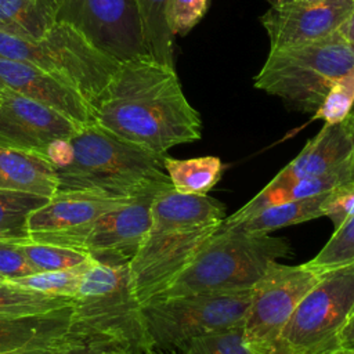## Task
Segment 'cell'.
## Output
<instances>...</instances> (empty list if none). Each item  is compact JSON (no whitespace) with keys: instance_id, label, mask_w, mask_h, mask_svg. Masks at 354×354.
Segmentation results:
<instances>
[{"instance_id":"6da1fadb","label":"cell","mask_w":354,"mask_h":354,"mask_svg":"<svg viewBox=\"0 0 354 354\" xmlns=\"http://www.w3.org/2000/svg\"><path fill=\"white\" fill-rule=\"evenodd\" d=\"M93 109L94 123L155 153L202 137L201 115L176 69L148 55L120 62Z\"/></svg>"},{"instance_id":"7a4b0ae2","label":"cell","mask_w":354,"mask_h":354,"mask_svg":"<svg viewBox=\"0 0 354 354\" xmlns=\"http://www.w3.org/2000/svg\"><path fill=\"white\" fill-rule=\"evenodd\" d=\"M227 217L209 195H185L167 187L152 205L149 231L129 263L131 290L140 304L156 297L191 263Z\"/></svg>"},{"instance_id":"3957f363","label":"cell","mask_w":354,"mask_h":354,"mask_svg":"<svg viewBox=\"0 0 354 354\" xmlns=\"http://www.w3.org/2000/svg\"><path fill=\"white\" fill-rule=\"evenodd\" d=\"M165 156L131 144L97 123L82 126L69 138L68 156L54 166L57 192L133 198L155 185L171 184L163 166Z\"/></svg>"},{"instance_id":"277c9868","label":"cell","mask_w":354,"mask_h":354,"mask_svg":"<svg viewBox=\"0 0 354 354\" xmlns=\"http://www.w3.org/2000/svg\"><path fill=\"white\" fill-rule=\"evenodd\" d=\"M69 336L98 353L151 348L129 264L91 261L73 297Z\"/></svg>"},{"instance_id":"5b68a950","label":"cell","mask_w":354,"mask_h":354,"mask_svg":"<svg viewBox=\"0 0 354 354\" xmlns=\"http://www.w3.org/2000/svg\"><path fill=\"white\" fill-rule=\"evenodd\" d=\"M290 253V243L285 238L220 227L177 278L153 299L250 292L272 263Z\"/></svg>"},{"instance_id":"8992f818","label":"cell","mask_w":354,"mask_h":354,"mask_svg":"<svg viewBox=\"0 0 354 354\" xmlns=\"http://www.w3.org/2000/svg\"><path fill=\"white\" fill-rule=\"evenodd\" d=\"M353 68L354 48L337 30L308 44L270 50L253 83L295 109L314 113L332 83Z\"/></svg>"},{"instance_id":"52a82bcc","label":"cell","mask_w":354,"mask_h":354,"mask_svg":"<svg viewBox=\"0 0 354 354\" xmlns=\"http://www.w3.org/2000/svg\"><path fill=\"white\" fill-rule=\"evenodd\" d=\"M0 55L35 64L61 77L91 106L120 65V61L94 46L80 30L61 21L40 40H26L0 32Z\"/></svg>"},{"instance_id":"ba28073f","label":"cell","mask_w":354,"mask_h":354,"mask_svg":"<svg viewBox=\"0 0 354 354\" xmlns=\"http://www.w3.org/2000/svg\"><path fill=\"white\" fill-rule=\"evenodd\" d=\"M252 290L228 295H183L141 304V317L153 348L181 353L189 342L245 322Z\"/></svg>"},{"instance_id":"9c48e42d","label":"cell","mask_w":354,"mask_h":354,"mask_svg":"<svg viewBox=\"0 0 354 354\" xmlns=\"http://www.w3.org/2000/svg\"><path fill=\"white\" fill-rule=\"evenodd\" d=\"M354 314V261L325 271L300 300L281 333V354H336Z\"/></svg>"},{"instance_id":"30bf717a","label":"cell","mask_w":354,"mask_h":354,"mask_svg":"<svg viewBox=\"0 0 354 354\" xmlns=\"http://www.w3.org/2000/svg\"><path fill=\"white\" fill-rule=\"evenodd\" d=\"M322 274L307 263L288 266L275 261L270 266L252 289L243 322L245 343L252 354H281L279 340L283 328Z\"/></svg>"},{"instance_id":"8fae6325","label":"cell","mask_w":354,"mask_h":354,"mask_svg":"<svg viewBox=\"0 0 354 354\" xmlns=\"http://www.w3.org/2000/svg\"><path fill=\"white\" fill-rule=\"evenodd\" d=\"M58 21L120 62L147 55L134 0H58Z\"/></svg>"},{"instance_id":"7c38bea8","label":"cell","mask_w":354,"mask_h":354,"mask_svg":"<svg viewBox=\"0 0 354 354\" xmlns=\"http://www.w3.org/2000/svg\"><path fill=\"white\" fill-rule=\"evenodd\" d=\"M129 199L88 192H57L28 216V238L82 252L95 221Z\"/></svg>"},{"instance_id":"4fadbf2b","label":"cell","mask_w":354,"mask_h":354,"mask_svg":"<svg viewBox=\"0 0 354 354\" xmlns=\"http://www.w3.org/2000/svg\"><path fill=\"white\" fill-rule=\"evenodd\" d=\"M167 187L171 184L148 188L102 214L86 238L82 252L101 264H129L149 231L153 201Z\"/></svg>"},{"instance_id":"5bb4252c","label":"cell","mask_w":354,"mask_h":354,"mask_svg":"<svg viewBox=\"0 0 354 354\" xmlns=\"http://www.w3.org/2000/svg\"><path fill=\"white\" fill-rule=\"evenodd\" d=\"M0 147L47 158L51 145L69 140L79 124L58 111L12 91H0Z\"/></svg>"},{"instance_id":"9a60e30c","label":"cell","mask_w":354,"mask_h":354,"mask_svg":"<svg viewBox=\"0 0 354 354\" xmlns=\"http://www.w3.org/2000/svg\"><path fill=\"white\" fill-rule=\"evenodd\" d=\"M354 8V0L292 1L270 6L260 17L270 50L308 44L339 30Z\"/></svg>"},{"instance_id":"2e32d148","label":"cell","mask_w":354,"mask_h":354,"mask_svg":"<svg viewBox=\"0 0 354 354\" xmlns=\"http://www.w3.org/2000/svg\"><path fill=\"white\" fill-rule=\"evenodd\" d=\"M1 90L47 105L80 127L94 123L91 104L68 82L35 64L0 55Z\"/></svg>"},{"instance_id":"e0dca14e","label":"cell","mask_w":354,"mask_h":354,"mask_svg":"<svg viewBox=\"0 0 354 354\" xmlns=\"http://www.w3.org/2000/svg\"><path fill=\"white\" fill-rule=\"evenodd\" d=\"M350 160H354L353 147L344 122L337 124L324 123L322 129L266 187L275 188L301 178L322 176Z\"/></svg>"},{"instance_id":"ac0fdd59","label":"cell","mask_w":354,"mask_h":354,"mask_svg":"<svg viewBox=\"0 0 354 354\" xmlns=\"http://www.w3.org/2000/svg\"><path fill=\"white\" fill-rule=\"evenodd\" d=\"M72 306L62 310L37 315L14 318L0 315V354L57 350L71 340Z\"/></svg>"},{"instance_id":"d6986e66","label":"cell","mask_w":354,"mask_h":354,"mask_svg":"<svg viewBox=\"0 0 354 354\" xmlns=\"http://www.w3.org/2000/svg\"><path fill=\"white\" fill-rule=\"evenodd\" d=\"M57 188V173L47 158L0 147V189L51 198Z\"/></svg>"},{"instance_id":"ffe728a7","label":"cell","mask_w":354,"mask_h":354,"mask_svg":"<svg viewBox=\"0 0 354 354\" xmlns=\"http://www.w3.org/2000/svg\"><path fill=\"white\" fill-rule=\"evenodd\" d=\"M58 22V0H0V32L40 40Z\"/></svg>"},{"instance_id":"44dd1931","label":"cell","mask_w":354,"mask_h":354,"mask_svg":"<svg viewBox=\"0 0 354 354\" xmlns=\"http://www.w3.org/2000/svg\"><path fill=\"white\" fill-rule=\"evenodd\" d=\"M329 194V192H328ZM328 194L313 198L288 201L266 206L248 218L221 228H235L253 234H271L275 230L319 218L324 216L322 203Z\"/></svg>"},{"instance_id":"7402d4cb","label":"cell","mask_w":354,"mask_h":354,"mask_svg":"<svg viewBox=\"0 0 354 354\" xmlns=\"http://www.w3.org/2000/svg\"><path fill=\"white\" fill-rule=\"evenodd\" d=\"M163 166L173 189L185 195H207L224 171V165L217 156L189 159L165 156Z\"/></svg>"},{"instance_id":"603a6c76","label":"cell","mask_w":354,"mask_h":354,"mask_svg":"<svg viewBox=\"0 0 354 354\" xmlns=\"http://www.w3.org/2000/svg\"><path fill=\"white\" fill-rule=\"evenodd\" d=\"M138 11L145 54L174 68V35L166 19L167 0H134Z\"/></svg>"},{"instance_id":"cb8c5ba5","label":"cell","mask_w":354,"mask_h":354,"mask_svg":"<svg viewBox=\"0 0 354 354\" xmlns=\"http://www.w3.org/2000/svg\"><path fill=\"white\" fill-rule=\"evenodd\" d=\"M73 304V297L55 296L11 281L0 283V315L24 318L50 314Z\"/></svg>"},{"instance_id":"d4e9b609","label":"cell","mask_w":354,"mask_h":354,"mask_svg":"<svg viewBox=\"0 0 354 354\" xmlns=\"http://www.w3.org/2000/svg\"><path fill=\"white\" fill-rule=\"evenodd\" d=\"M50 198L0 189V239L11 242L29 241L28 216Z\"/></svg>"},{"instance_id":"484cf974","label":"cell","mask_w":354,"mask_h":354,"mask_svg":"<svg viewBox=\"0 0 354 354\" xmlns=\"http://www.w3.org/2000/svg\"><path fill=\"white\" fill-rule=\"evenodd\" d=\"M19 248L37 272L75 268L91 260L84 252L50 243L25 241L19 242Z\"/></svg>"},{"instance_id":"4316f807","label":"cell","mask_w":354,"mask_h":354,"mask_svg":"<svg viewBox=\"0 0 354 354\" xmlns=\"http://www.w3.org/2000/svg\"><path fill=\"white\" fill-rule=\"evenodd\" d=\"M354 261V216L346 220L335 232L322 249L307 261L313 268L322 272L350 264Z\"/></svg>"},{"instance_id":"83f0119b","label":"cell","mask_w":354,"mask_h":354,"mask_svg":"<svg viewBox=\"0 0 354 354\" xmlns=\"http://www.w3.org/2000/svg\"><path fill=\"white\" fill-rule=\"evenodd\" d=\"M91 261L93 260L75 268L36 272L24 278L14 279L11 282L30 288V289H36L39 292L48 293V295L75 297V295L79 290L83 274L87 270V267L91 264Z\"/></svg>"},{"instance_id":"f1b7e54d","label":"cell","mask_w":354,"mask_h":354,"mask_svg":"<svg viewBox=\"0 0 354 354\" xmlns=\"http://www.w3.org/2000/svg\"><path fill=\"white\" fill-rule=\"evenodd\" d=\"M354 106V68L337 77L326 93L313 119L324 120L325 124L344 122Z\"/></svg>"},{"instance_id":"f546056e","label":"cell","mask_w":354,"mask_h":354,"mask_svg":"<svg viewBox=\"0 0 354 354\" xmlns=\"http://www.w3.org/2000/svg\"><path fill=\"white\" fill-rule=\"evenodd\" d=\"M181 354H252L245 343L243 324L194 339Z\"/></svg>"},{"instance_id":"4dcf8cb0","label":"cell","mask_w":354,"mask_h":354,"mask_svg":"<svg viewBox=\"0 0 354 354\" xmlns=\"http://www.w3.org/2000/svg\"><path fill=\"white\" fill-rule=\"evenodd\" d=\"M210 0H167L166 19L171 33L185 36L205 17Z\"/></svg>"},{"instance_id":"1f68e13d","label":"cell","mask_w":354,"mask_h":354,"mask_svg":"<svg viewBox=\"0 0 354 354\" xmlns=\"http://www.w3.org/2000/svg\"><path fill=\"white\" fill-rule=\"evenodd\" d=\"M322 213L333 223L335 228L354 216V180L336 187L326 195Z\"/></svg>"},{"instance_id":"d6a6232c","label":"cell","mask_w":354,"mask_h":354,"mask_svg":"<svg viewBox=\"0 0 354 354\" xmlns=\"http://www.w3.org/2000/svg\"><path fill=\"white\" fill-rule=\"evenodd\" d=\"M37 271L29 264L19 243L0 239V275L7 281L24 278Z\"/></svg>"},{"instance_id":"836d02e7","label":"cell","mask_w":354,"mask_h":354,"mask_svg":"<svg viewBox=\"0 0 354 354\" xmlns=\"http://www.w3.org/2000/svg\"><path fill=\"white\" fill-rule=\"evenodd\" d=\"M354 354V314L343 328L339 339V351Z\"/></svg>"},{"instance_id":"e575fe53","label":"cell","mask_w":354,"mask_h":354,"mask_svg":"<svg viewBox=\"0 0 354 354\" xmlns=\"http://www.w3.org/2000/svg\"><path fill=\"white\" fill-rule=\"evenodd\" d=\"M50 354H98L97 350H94L93 347L82 343V342H76L75 339L72 342H69L68 344H65L64 347L50 353Z\"/></svg>"},{"instance_id":"d590c367","label":"cell","mask_w":354,"mask_h":354,"mask_svg":"<svg viewBox=\"0 0 354 354\" xmlns=\"http://www.w3.org/2000/svg\"><path fill=\"white\" fill-rule=\"evenodd\" d=\"M339 33L346 39V41L354 48V8L348 18L339 28Z\"/></svg>"},{"instance_id":"8d00e7d4","label":"cell","mask_w":354,"mask_h":354,"mask_svg":"<svg viewBox=\"0 0 354 354\" xmlns=\"http://www.w3.org/2000/svg\"><path fill=\"white\" fill-rule=\"evenodd\" d=\"M98 354H181L178 351H166L159 348H142V350H130V351H102Z\"/></svg>"},{"instance_id":"74e56055","label":"cell","mask_w":354,"mask_h":354,"mask_svg":"<svg viewBox=\"0 0 354 354\" xmlns=\"http://www.w3.org/2000/svg\"><path fill=\"white\" fill-rule=\"evenodd\" d=\"M344 124H346L347 133L350 136V141H351V147H353V158H354V106L351 108L350 113L344 119Z\"/></svg>"},{"instance_id":"f35d334b","label":"cell","mask_w":354,"mask_h":354,"mask_svg":"<svg viewBox=\"0 0 354 354\" xmlns=\"http://www.w3.org/2000/svg\"><path fill=\"white\" fill-rule=\"evenodd\" d=\"M72 342V340H71ZM68 344V343H66ZM64 347V346H62ZM61 348V347H59ZM58 350V348H57ZM55 350H33V351H18V353H7V354H50Z\"/></svg>"},{"instance_id":"ab89813d","label":"cell","mask_w":354,"mask_h":354,"mask_svg":"<svg viewBox=\"0 0 354 354\" xmlns=\"http://www.w3.org/2000/svg\"><path fill=\"white\" fill-rule=\"evenodd\" d=\"M271 6L282 4V3H292V1H315V0H267Z\"/></svg>"},{"instance_id":"60d3db41","label":"cell","mask_w":354,"mask_h":354,"mask_svg":"<svg viewBox=\"0 0 354 354\" xmlns=\"http://www.w3.org/2000/svg\"><path fill=\"white\" fill-rule=\"evenodd\" d=\"M3 282H7V279H6L4 277H1V275H0V283H3Z\"/></svg>"},{"instance_id":"b9f144b4","label":"cell","mask_w":354,"mask_h":354,"mask_svg":"<svg viewBox=\"0 0 354 354\" xmlns=\"http://www.w3.org/2000/svg\"><path fill=\"white\" fill-rule=\"evenodd\" d=\"M336 354H350V353H336Z\"/></svg>"},{"instance_id":"7bdbcfd3","label":"cell","mask_w":354,"mask_h":354,"mask_svg":"<svg viewBox=\"0 0 354 354\" xmlns=\"http://www.w3.org/2000/svg\"><path fill=\"white\" fill-rule=\"evenodd\" d=\"M0 100H1V97H0Z\"/></svg>"}]
</instances>
